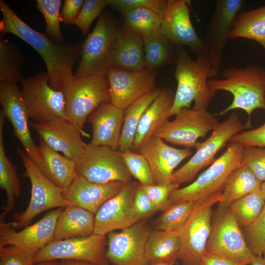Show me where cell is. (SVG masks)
Returning <instances> with one entry per match:
<instances>
[{"label":"cell","mask_w":265,"mask_h":265,"mask_svg":"<svg viewBox=\"0 0 265 265\" xmlns=\"http://www.w3.org/2000/svg\"><path fill=\"white\" fill-rule=\"evenodd\" d=\"M0 10L1 34H14L34 49L45 62L49 85L55 90L63 91L75 78L73 69L80 62L82 44L68 42L61 45L55 43L45 34L26 24L3 0H0Z\"/></svg>","instance_id":"cell-1"},{"label":"cell","mask_w":265,"mask_h":265,"mask_svg":"<svg viewBox=\"0 0 265 265\" xmlns=\"http://www.w3.org/2000/svg\"><path fill=\"white\" fill-rule=\"evenodd\" d=\"M175 78L177 82L173 106L169 116L175 115L182 108L207 109L216 92L211 90L208 80L217 75L208 55L205 53L192 58L183 47L176 51Z\"/></svg>","instance_id":"cell-2"},{"label":"cell","mask_w":265,"mask_h":265,"mask_svg":"<svg viewBox=\"0 0 265 265\" xmlns=\"http://www.w3.org/2000/svg\"><path fill=\"white\" fill-rule=\"evenodd\" d=\"M222 75V79H209L208 87L216 92L219 90L229 92L233 99L217 115L222 116L236 109L243 110L248 115L244 128H252L251 117L253 111L265 110V69L255 65L244 68L229 67L223 71Z\"/></svg>","instance_id":"cell-3"},{"label":"cell","mask_w":265,"mask_h":265,"mask_svg":"<svg viewBox=\"0 0 265 265\" xmlns=\"http://www.w3.org/2000/svg\"><path fill=\"white\" fill-rule=\"evenodd\" d=\"M244 149L239 143H230L225 152L194 181L171 193L170 203L196 201L221 192L230 173L243 164Z\"/></svg>","instance_id":"cell-4"},{"label":"cell","mask_w":265,"mask_h":265,"mask_svg":"<svg viewBox=\"0 0 265 265\" xmlns=\"http://www.w3.org/2000/svg\"><path fill=\"white\" fill-rule=\"evenodd\" d=\"M222 192L195 201L191 212L178 231L183 265H200L212 228V207L220 202Z\"/></svg>","instance_id":"cell-5"},{"label":"cell","mask_w":265,"mask_h":265,"mask_svg":"<svg viewBox=\"0 0 265 265\" xmlns=\"http://www.w3.org/2000/svg\"><path fill=\"white\" fill-rule=\"evenodd\" d=\"M63 92L66 119L82 132L90 114L102 104L110 102L106 76L91 75L75 77L66 84Z\"/></svg>","instance_id":"cell-6"},{"label":"cell","mask_w":265,"mask_h":265,"mask_svg":"<svg viewBox=\"0 0 265 265\" xmlns=\"http://www.w3.org/2000/svg\"><path fill=\"white\" fill-rule=\"evenodd\" d=\"M17 153L25 169L22 176L29 179L31 190L30 200L26 210L16 214L15 220L9 223L16 230L27 226L37 215L46 211L73 205L64 198L63 190L39 170L25 152L18 148Z\"/></svg>","instance_id":"cell-7"},{"label":"cell","mask_w":265,"mask_h":265,"mask_svg":"<svg viewBox=\"0 0 265 265\" xmlns=\"http://www.w3.org/2000/svg\"><path fill=\"white\" fill-rule=\"evenodd\" d=\"M243 129L239 117L233 111L226 120L216 126L205 141L197 143L196 152L185 164L174 172L171 183L179 187L181 184L193 180L201 170L214 161L217 153Z\"/></svg>","instance_id":"cell-8"},{"label":"cell","mask_w":265,"mask_h":265,"mask_svg":"<svg viewBox=\"0 0 265 265\" xmlns=\"http://www.w3.org/2000/svg\"><path fill=\"white\" fill-rule=\"evenodd\" d=\"M175 116L154 134L166 142L188 149L195 147L198 138L205 137L219 123L207 109L183 108Z\"/></svg>","instance_id":"cell-9"},{"label":"cell","mask_w":265,"mask_h":265,"mask_svg":"<svg viewBox=\"0 0 265 265\" xmlns=\"http://www.w3.org/2000/svg\"><path fill=\"white\" fill-rule=\"evenodd\" d=\"M119 30L107 14L102 13L93 31L82 44L76 78L88 75L106 76L112 43Z\"/></svg>","instance_id":"cell-10"},{"label":"cell","mask_w":265,"mask_h":265,"mask_svg":"<svg viewBox=\"0 0 265 265\" xmlns=\"http://www.w3.org/2000/svg\"><path fill=\"white\" fill-rule=\"evenodd\" d=\"M76 162L77 174L90 182L106 184L132 181V175L118 150L86 143Z\"/></svg>","instance_id":"cell-11"},{"label":"cell","mask_w":265,"mask_h":265,"mask_svg":"<svg viewBox=\"0 0 265 265\" xmlns=\"http://www.w3.org/2000/svg\"><path fill=\"white\" fill-rule=\"evenodd\" d=\"M21 82V95L29 118L37 123L55 118H66L63 92L49 85L47 72L23 79Z\"/></svg>","instance_id":"cell-12"},{"label":"cell","mask_w":265,"mask_h":265,"mask_svg":"<svg viewBox=\"0 0 265 265\" xmlns=\"http://www.w3.org/2000/svg\"><path fill=\"white\" fill-rule=\"evenodd\" d=\"M106 236L94 234L65 239H54L34 256V263L56 260H75L94 265H109L106 256Z\"/></svg>","instance_id":"cell-13"},{"label":"cell","mask_w":265,"mask_h":265,"mask_svg":"<svg viewBox=\"0 0 265 265\" xmlns=\"http://www.w3.org/2000/svg\"><path fill=\"white\" fill-rule=\"evenodd\" d=\"M207 252L244 261L249 265L254 255L249 248L242 229L229 207L219 204L206 245Z\"/></svg>","instance_id":"cell-14"},{"label":"cell","mask_w":265,"mask_h":265,"mask_svg":"<svg viewBox=\"0 0 265 265\" xmlns=\"http://www.w3.org/2000/svg\"><path fill=\"white\" fill-rule=\"evenodd\" d=\"M160 33L173 45L187 47L196 56L208 53L205 39L197 34L190 19L189 1L167 0Z\"/></svg>","instance_id":"cell-15"},{"label":"cell","mask_w":265,"mask_h":265,"mask_svg":"<svg viewBox=\"0 0 265 265\" xmlns=\"http://www.w3.org/2000/svg\"><path fill=\"white\" fill-rule=\"evenodd\" d=\"M148 224L140 221L120 232L107 234L106 256L113 265H147L146 246L151 232Z\"/></svg>","instance_id":"cell-16"},{"label":"cell","mask_w":265,"mask_h":265,"mask_svg":"<svg viewBox=\"0 0 265 265\" xmlns=\"http://www.w3.org/2000/svg\"><path fill=\"white\" fill-rule=\"evenodd\" d=\"M139 183L131 181L106 201L95 216L94 234L106 236L110 232L130 227L140 220L134 207L135 194Z\"/></svg>","instance_id":"cell-17"},{"label":"cell","mask_w":265,"mask_h":265,"mask_svg":"<svg viewBox=\"0 0 265 265\" xmlns=\"http://www.w3.org/2000/svg\"><path fill=\"white\" fill-rule=\"evenodd\" d=\"M157 76L155 70L147 68L129 71L109 67L106 77L109 86L110 103L125 110L136 100L156 88Z\"/></svg>","instance_id":"cell-18"},{"label":"cell","mask_w":265,"mask_h":265,"mask_svg":"<svg viewBox=\"0 0 265 265\" xmlns=\"http://www.w3.org/2000/svg\"><path fill=\"white\" fill-rule=\"evenodd\" d=\"M62 211V208L52 210L20 231H16L9 223L0 222V247L15 246L34 255L54 239L56 222Z\"/></svg>","instance_id":"cell-19"},{"label":"cell","mask_w":265,"mask_h":265,"mask_svg":"<svg viewBox=\"0 0 265 265\" xmlns=\"http://www.w3.org/2000/svg\"><path fill=\"white\" fill-rule=\"evenodd\" d=\"M0 103L5 118L12 126L14 135L27 156L37 165L40 157L39 146L30 134L29 115L17 83L0 82Z\"/></svg>","instance_id":"cell-20"},{"label":"cell","mask_w":265,"mask_h":265,"mask_svg":"<svg viewBox=\"0 0 265 265\" xmlns=\"http://www.w3.org/2000/svg\"><path fill=\"white\" fill-rule=\"evenodd\" d=\"M243 0H217L208 24L205 39L208 55L214 71L218 74L222 55L234 22L245 6Z\"/></svg>","instance_id":"cell-21"},{"label":"cell","mask_w":265,"mask_h":265,"mask_svg":"<svg viewBox=\"0 0 265 265\" xmlns=\"http://www.w3.org/2000/svg\"><path fill=\"white\" fill-rule=\"evenodd\" d=\"M30 126L49 146L64 156L77 161L82 154L86 143L81 136H88L66 118H55L43 123L29 122Z\"/></svg>","instance_id":"cell-22"},{"label":"cell","mask_w":265,"mask_h":265,"mask_svg":"<svg viewBox=\"0 0 265 265\" xmlns=\"http://www.w3.org/2000/svg\"><path fill=\"white\" fill-rule=\"evenodd\" d=\"M139 153L147 160L156 184L171 183L174 169L191 155L190 149L176 148L154 134L142 145Z\"/></svg>","instance_id":"cell-23"},{"label":"cell","mask_w":265,"mask_h":265,"mask_svg":"<svg viewBox=\"0 0 265 265\" xmlns=\"http://www.w3.org/2000/svg\"><path fill=\"white\" fill-rule=\"evenodd\" d=\"M125 184L120 182L96 183L78 174L68 188L63 192V196L73 205L95 214L106 201L122 189Z\"/></svg>","instance_id":"cell-24"},{"label":"cell","mask_w":265,"mask_h":265,"mask_svg":"<svg viewBox=\"0 0 265 265\" xmlns=\"http://www.w3.org/2000/svg\"><path fill=\"white\" fill-rule=\"evenodd\" d=\"M124 116V110L110 102L98 106L87 118L92 130L90 143L118 150Z\"/></svg>","instance_id":"cell-25"},{"label":"cell","mask_w":265,"mask_h":265,"mask_svg":"<svg viewBox=\"0 0 265 265\" xmlns=\"http://www.w3.org/2000/svg\"><path fill=\"white\" fill-rule=\"evenodd\" d=\"M108 64L129 71L145 69L142 37L126 28L119 30L110 49Z\"/></svg>","instance_id":"cell-26"},{"label":"cell","mask_w":265,"mask_h":265,"mask_svg":"<svg viewBox=\"0 0 265 265\" xmlns=\"http://www.w3.org/2000/svg\"><path fill=\"white\" fill-rule=\"evenodd\" d=\"M175 93L169 87L161 88L160 93L143 114L136 132L132 150L136 153L170 117Z\"/></svg>","instance_id":"cell-27"},{"label":"cell","mask_w":265,"mask_h":265,"mask_svg":"<svg viewBox=\"0 0 265 265\" xmlns=\"http://www.w3.org/2000/svg\"><path fill=\"white\" fill-rule=\"evenodd\" d=\"M39 161L36 166L50 181L65 191L78 175L76 161L49 146L40 139Z\"/></svg>","instance_id":"cell-28"},{"label":"cell","mask_w":265,"mask_h":265,"mask_svg":"<svg viewBox=\"0 0 265 265\" xmlns=\"http://www.w3.org/2000/svg\"><path fill=\"white\" fill-rule=\"evenodd\" d=\"M95 216L93 212L76 205L66 207L57 220L54 239L88 237L93 235Z\"/></svg>","instance_id":"cell-29"},{"label":"cell","mask_w":265,"mask_h":265,"mask_svg":"<svg viewBox=\"0 0 265 265\" xmlns=\"http://www.w3.org/2000/svg\"><path fill=\"white\" fill-rule=\"evenodd\" d=\"M180 250L178 231H151L146 246L147 265H174Z\"/></svg>","instance_id":"cell-30"},{"label":"cell","mask_w":265,"mask_h":265,"mask_svg":"<svg viewBox=\"0 0 265 265\" xmlns=\"http://www.w3.org/2000/svg\"><path fill=\"white\" fill-rule=\"evenodd\" d=\"M3 111H0V187L6 194V204L0 215V222L14 209L16 198L21 193V188L16 166L6 156L3 142V125L5 119Z\"/></svg>","instance_id":"cell-31"},{"label":"cell","mask_w":265,"mask_h":265,"mask_svg":"<svg viewBox=\"0 0 265 265\" xmlns=\"http://www.w3.org/2000/svg\"><path fill=\"white\" fill-rule=\"evenodd\" d=\"M262 184L250 169L242 164L228 176L218 204L229 207L235 201L244 196L261 189Z\"/></svg>","instance_id":"cell-32"},{"label":"cell","mask_w":265,"mask_h":265,"mask_svg":"<svg viewBox=\"0 0 265 265\" xmlns=\"http://www.w3.org/2000/svg\"><path fill=\"white\" fill-rule=\"evenodd\" d=\"M239 38L256 41L265 52V5L254 9L241 11L238 14L229 39Z\"/></svg>","instance_id":"cell-33"},{"label":"cell","mask_w":265,"mask_h":265,"mask_svg":"<svg viewBox=\"0 0 265 265\" xmlns=\"http://www.w3.org/2000/svg\"><path fill=\"white\" fill-rule=\"evenodd\" d=\"M161 88L136 100L124 110V116L118 150L123 152L131 150L141 118L148 107L158 96Z\"/></svg>","instance_id":"cell-34"},{"label":"cell","mask_w":265,"mask_h":265,"mask_svg":"<svg viewBox=\"0 0 265 265\" xmlns=\"http://www.w3.org/2000/svg\"><path fill=\"white\" fill-rule=\"evenodd\" d=\"M146 68L155 70L175 63L176 52L173 44L161 33L143 38Z\"/></svg>","instance_id":"cell-35"},{"label":"cell","mask_w":265,"mask_h":265,"mask_svg":"<svg viewBox=\"0 0 265 265\" xmlns=\"http://www.w3.org/2000/svg\"><path fill=\"white\" fill-rule=\"evenodd\" d=\"M126 28L142 38L160 33L162 18L145 8H136L124 13Z\"/></svg>","instance_id":"cell-36"},{"label":"cell","mask_w":265,"mask_h":265,"mask_svg":"<svg viewBox=\"0 0 265 265\" xmlns=\"http://www.w3.org/2000/svg\"><path fill=\"white\" fill-rule=\"evenodd\" d=\"M22 53L7 39L0 40V82L17 83L23 79L21 68L24 64Z\"/></svg>","instance_id":"cell-37"},{"label":"cell","mask_w":265,"mask_h":265,"mask_svg":"<svg viewBox=\"0 0 265 265\" xmlns=\"http://www.w3.org/2000/svg\"><path fill=\"white\" fill-rule=\"evenodd\" d=\"M265 206V200L260 189L235 201L229 208L240 228L244 229L258 218Z\"/></svg>","instance_id":"cell-38"},{"label":"cell","mask_w":265,"mask_h":265,"mask_svg":"<svg viewBox=\"0 0 265 265\" xmlns=\"http://www.w3.org/2000/svg\"><path fill=\"white\" fill-rule=\"evenodd\" d=\"M60 0H37L36 6L45 20V34L55 43L63 45L68 43L64 39L60 27Z\"/></svg>","instance_id":"cell-39"},{"label":"cell","mask_w":265,"mask_h":265,"mask_svg":"<svg viewBox=\"0 0 265 265\" xmlns=\"http://www.w3.org/2000/svg\"><path fill=\"white\" fill-rule=\"evenodd\" d=\"M194 203L186 201L172 204L157 218V230L178 231L188 219Z\"/></svg>","instance_id":"cell-40"},{"label":"cell","mask_w":265,"mask_h":265,"mask_svg":"<svg viewBox=\"0 0 265 265\" xmlns=\"http://www.w3.org/2000/svg\"><path fill=\"white\" fill-rule=\"evenodd\" d=\"M120 153L132 176L142 185H156L150 165L142 154L132 150Z\"/></svg>","instance_id":"cell-41"},{"label":"cell","mask_w":265,"mask_h":265,"mask_svg":"<svg viewBox=\"0 0 265 265\" xmlns=\"http://www.w3.org/2000/svg\"><path fill=\"white\" fill-rule=\"evenodd\" d=\"M242 232L252 254L263 256L265 253V206L258 218Z\"/></svg>","instance_id":"cell-42"},{"label":"cell","mask_w":265,"mask_h":265,"mask_svg":"<svg viewBox=\"0 0 265 265\" xmlns=\"http://www.w3.org/2000/svg\"><path fill=\"white\" fill-rule=\"evenodd\" d=\"M108 6L124 13L128 11L145 8L150 10L162 18L167 8V0H107Z\"/></svg>","instance_id":"cell-43"},{"label":"cell","mask_w":265,"mask_h":265,"mask_svg":"<svg viewBox=\"0 0 265 265\" xmlns=\"http://www.w3.org/2000/svg\"><path fill=\"white\" fill-rule=\"evenodd\" d=\"M106 6H108L107 0H84L75 22L84 35H88L92 22L100 16Z\"/></svg>","instance_id":"cell-44"},{"label":"cell","mask_w":265,"mask_h":265,"mask_svg":"<svg viewBox=\"0 0 265 265\" xmlns=\"http://www.w3.org/2000/svg\"><path fill=\"white\" fill-rule=\"evenodd\" d=\"M140 185L157 211L163 212L171 206L169 200L170 195L174 190L178 188L172 183L149 186Z\"/></svg>","instance_id":"cell-45"},{"label":"cell","mask_w":265,"mask_h":265,"mask_svg":"<svg viewBox=\"0 0 265 265\" xmlns=\"http://www.w3.org/2000/svg\"><path fill=\"white\" fill-rule=\"evenodd\" d=\"M243 163L261 182H265V147H244Z\"/></svg>","instance_id":"cell-46"},{"label":"cell","mask_w":265,"mask_h":265,"mask_svg":"<svg viewBox=\"0 0 265 265\" xmlns=\"http://www.w3.org/2000/svg\"><path fill=\"white\" fill-rule=\"evenodd\" d=\"M34 255L20 247L8 245L0 247V265H30Z\"/></svg>","instance_id":"cell-47"},{"label":"cell","mask_w":265,"mask_h":265,"mask_svg":"<svg viewBox=\"0 0 265 265\" xmlns=\"http://www.w3.org/2000/svg\"><path fill=\"white\" fill-rule=\"evenodd\" d=\"M229 142L239 143L244 147H265V121L256 129L240 132L234 135Z\"/></svg>","instance_id":"cell-48"},{"label":"cell","mask_w":265,"mask_h":265,"mask_svg":"<svg viewBox=\"0 0 265 265\" xmlns=\"http://www.w3.org/2000/svg\"><path fill=\"white\" fill-rule=\"evenodd\" d=\"M134 207L136 215L140 221L158 212L140 183L135 194Z\"/></svg>","instance_id":"cell-49"},{"label":"cell","mask_w":265,"mask_h":265,"mask_svg":"<svg viewBox=\"0 0 265 265\" xmlns=\"http://www.w3.org/2000/svg\"><path fill=\"white\" fill-rule=\"evenodd\" d=\"M84 1L83 0H65L60 11L61 22L66 24H75Z\"/></svg>","instance_id":"cell-50"},{"label":"cell","mask_w":265,"mask_h":265,"mask_svg":"<svg viewBox=\"0 0 265 265\" xmlns=\"http://www.w3.org/2000/svg\"><path fill=\"white\" fill-rule=\"evenodd\" d=\"M243 260L231 257L206 252L202 257L200 265H249Z\"/></svg>","instance_id":"cell-51"},{"label":"cell","mask_w":265,"mask_h":265,"mask_svg":"<svg viewBox=\"0 0 265 265\" xmlns=\"http://www.w3.org/2000/svg\"><path fill=\"white\" fill-rule=\"evenodd\" d=\"M60 264V265H94L85 262L69 260H62Z\"/></svg>","instance_id":"cell-52"},{"label":"cell","mask_w":265,"mask_h":265,"mask_svg":"<svg viewBox=\"0 0 265 265\" xmlns=\"http://www.w3.org/2000/svg\"><path fill=\"white\" fill-rule=\"evenodd\" d=\"M250 265H265V260L263 256H254Z\"/></svg>","instance_id":"cell-53"},{"label":"cell","mask_w":265,"mask_h":265,"mask_svg":"<svg viewBox=\"0 0 265 265\" xmlns=\"http://www.w3.org/2000/svg\"><path fill=\"white\" fill-rule=\"evenodd\" d=\"M42 263L43 265H60V263H58L55 261H46Z\"/></svg>","instance_id":"cell-54"},{"label":"cell","mask_w":265,"mask_h":265,"mask_svg":"<svg viewBox=\"0 0 265 265\" xmlns=\"http://www.w3.org/2000/svg\"><path fill=\"white\" fill-rule=\"evenodd\" d=\"M261 190L263 193L265 200V182H263L261 187Z\"/></svg>","instance_id":"cell-55"},{"label":"cell","mask_w":265,"mask_h":265,"mask_svg":"<svg viewBox=\"0 0 265 265\" xmlns=\"http://www.w3.org/2000/svg\"><path fill=\"white\" fill-rule=\"evenodd\" d=\"M30 265H43V264L42 263H37V264L33 263Z\"/></svg>","instance_id":"cell-56"},{"label":"cell","mask_w":265,"mask_h":265,"mask_svg":"<svg viewBox=\"0 0 265 265\" xmlns=\"http://www.w3.org/2000/svg\"><path fill=\"white\" fill-rule=\"evenodd\" d=\"M263 258L265 259V253L264 254L263 256Z\"/></svg>","instance_id":"cell-57"},{"label":"cell","mask_w":265,"mask_h":265,"mask_svg":"<svg viewBox=\"0 0 265 265\" xmlns=\"http://www.w3.org/2000/svg\"></svg>","instance_id":"cell-58"}]
</instances>
